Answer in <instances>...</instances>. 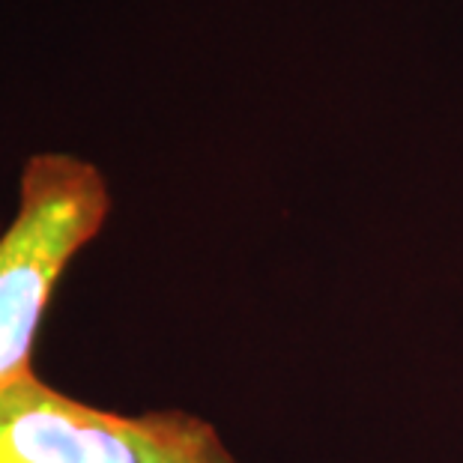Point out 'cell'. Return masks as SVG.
Instances as JSON below:
<instances>
[{
    "mask_svg": "<svg viewBox=\"0 0 463 463\" xmlns=\"http://www.w3.org/2000/svg\"><path fill=\"white\" fill-rule=\"evenodd\" d=\"M111 213L105 174L72 153H33L0 236V392L33 373V344L63 269Z\"/></svg>",
    "mask_w": 463,
    "mask_h": 463,
    "instance_id": "obj_1",
    "label": "cell"
},
{
    "mask_svg": "<svg viewBox=\"0 0 463 463\" xmlns=\"http://www.w3.org/2000/svg\"><path fill=\"white\" fill-rule=\"evenodd\" d=\"M0 463H240L213 421L183 410H99L27 373L0 392Z\"/></svg>",
    "mask_w": 463,
    "mask_h": 463,
    "instance_id": "obj_2",
    "label": "cell"
}]
</instances>
